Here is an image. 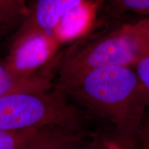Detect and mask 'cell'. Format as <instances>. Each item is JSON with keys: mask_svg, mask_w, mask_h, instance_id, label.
Segmentation results:
<instances>
[{"mask_svg": "<svg viewBox=\"0 0 149 149\" xmlns=\"http://www.w3.org/2000/svg\"><path fill=\"white\" fill-rule=\"evenodd\" d=\"M54 87L91 119L111 123V139L121 148L139 149L149 109V91L133 66L98 68Z\"/></svg>", "mask_w": 149, "mask_h": 149, "instance_id": "6da1fadb", "label": "cell"}, {"mask_svg": "<svg viewBox=\"0 0 149 149\" xmlns=\"http://www.w3.org/2000/svg\"><path fill=\"white\" fill-rule=\"evenodd\" d=\"M72 42L54 62V85L98 68L133 66L140 57L149 53V37L142 18L93 26Z\"/></svg>", "mask_w": 149, "mask_h": 149, "instance_id": "7a4b0ae2", "label": "cell"}, {"mask_svg": "<svg viewBox=\"0 0 149 149\" xmlns=\"http://www.w3.org/2000/svg\"><path fill=\"white\" fill-rule=\"evenodd\" d=\"M89 120L86 112L54 86L47 91H22L0 97V130L84 128Z\"/></svg>", "mask_w": 149, "mask_h": 149, "instance_id": "3957f363", "label": "cell"}, {"mask_svg": "<svg viewBox=\"0 0 149 149\" xmlns=\"http://www.w3.org/2000/svg\"><path fill=\"white\" fill-rule=\"evenodd\" d=\"M59 45L51 30L30 29L17 33L3 64L19 77H32L53 62Z\"/></svg>", "mask_w": 149, "mask_h": 149, "instance_id": "277c9868", "label": "cell"}, {"mask_svg": "<svg viewBox=\"0 0 149 149\" xmlns=\"http://www.w3.org/2000/svg\"><path fill=\"white\" fill-rule=\"evenodd\" d=\"M101 6L98 0H86L67 12L51 30L59 44L72 42L89 32Z\"/></svg>", "mask_w": 149, "mask_h": 149, "instance_id": "5b68a950", "label": "cell"}, {"mask_svg": "<svg viewBox=\"0 0 149 149\" xmlns=\"http://www.w3.org/2000/svg\"><path fill=\"white\" fill-rule=\"evenodd\" d=\"M86 0H34L28 6L18 33L30 29L51 30L66 13Z\"/></svg>", "mask_w": 149, "mask_h": 149, "instance_id": "8992f818", "label": "cell"}, {"mask_svg": "<svg viewBox=\"0 0 149 149\" xmlns=\"http://www.w3.org/2000/svg\"><path fill=\"white\" fill-rule=\"evenodd\" d=\"M80 129L45 127L17 131L0 130V149H37L61 140Z\"/></svg>", "mask_w": 149, "mask_h": 149, "instance_id": "52a82bcc", "label": "cell"}, {"mask_svg": "<svg viewBox=\"0 0 149 149\" xmlns=\"http://www.w3.org/2000/svg\"><path fill=\"white\" fill-rule=\"evenodd\" d=\"M51 69L39 72L34 76L22 77L14 74L3 63H0V97L12 93L30 91L42 92L51 90L54 76Z\"/></svg>", "mask_w": 149, "mask_h": 149, "instance_id": "ba28073f", "label": "cell"}, {"mask_svg": "<svg viewBox=\"0 0 149 149\" xmlns=\"http://www.w3.org/2000/svg\"><path fill=\"white\" fill-rule=\"evenodd\" d=\"M131 15L149 17V0H104L93 26H101L125 21Z\"/></svg>", "mask_w": 149, "mask_h": 149, "instance_id": "9c48e42d", "label": "cell"}, {"mask_svg": "<svg viewBox=\"0 0 149 149\" xmlns=\"http://www.w3.org/2000/svg\"><path fill=\"white\" fill-rule=\"evenodd\" d=\"M92 135L93 131L86 128L74 132L61 140L37 149H94Z\"/></svg>", "mask_w": 149, "mask_h": 149, "instance_id": "30bf717a", "label": "cell"}, {"mask_svg": "<svg viewBox=\"0 0 149 149\" xmlns=\"http://www.w3.org/2000/svg\"><path fill=\"white\" fill-rule=\"evenodd\" d=\"M27 0H0V27L12 26L23 19L26 13Z\"/></svg>", "mask_w": 149, "mask_h": 149, "instance_id": "8fae6325", "label": "cell"}, {"mask_svg": "<svg viewBox=\"0 0 149 149\" xmlns=\"http://www.w3.org/2000/svg\"><path fill=\"white\" fill-rule=\"evenodd\" d=\"M133 67L141 84L149 91V53L140 57Z\"/></svg>", "mask_w": 149, "mask_h": 149, "instance_id": "7c38bea8", "label": "cell"}, {"mask_svg": "<svg viewBox=\"0 0 149 149\" xmlns=\"http://www.w3.org/2000/svg\"><path fill=\"white\" fill-rule=\"evenodd\" d=\"M139 149H149V124L144 123L139 138Z\"/></svg>", "mask_w": 149, "mask_h": 149, "instance_id": "4fadbf2b", "label": "cell"}, {"mask_svg": "<svg viewBox=\"0 0 149 149\" xmlns=\"http://www.w3.org/2000/svg\"><path fill=\"white\" fill-rule=\"evenodd\" d=\"M101 137L102 144H103L104 149H122L118 145L115 144L111 139L104 137L103 135H101Z\"/></svg>", "mask_w": 149, "mask_h": 149, "instance_id": "5bb4252c", "label": "cell"}, {"mask_svg": "<svg viewBox=\"0 0 149 149\" xmlns=\"http://www.w3.org/2000/svg\"><path fill=\"white\" fill-rule=\"evenodd\" d=\"M142 19H143V22H144L145 27H146V29L147 30V32H148V37H149V17L142 18Z\"/></svg>", "mask_w": 149, "mask_h": 149, "instance_id": "9a60e30c", "label": "cell"}, {"mask_svg": "<svg viewBox=\"0 0 149 149\" xmlns=\"http://www.w3.org/2000/svg\"><path fill=\"white\" fill-rule=\"evenodd\" d=\"M144 123H146V124H149V109L148 110V112H147V114H146V118H145Z\"/></svg>", "mask_w": 149, "mask_h": 149, "instance_id": "2e32d148", "label": "cell"}, {"mask_svg": "<svg viewBox=\"0 0 149 149\" xmlns=\"http://www.w3.org/2000/svg\"><path fill=\"white\" fill-rule=\"evenodd\" d=\"M95 149H104V147L103 146V144H102V142L100 143V144H97L95 147Z\"/></svg>", "mask_w": 149, "mask_h": 149, "instance_id": "e0dca14e", "label": "cell"}, {"mask_svg": "<svg viewBox=\"0 0 149 149\" xmlns=\"http://www.w3.org/2000/svg\"><path fill=\"white\" fill-rule=\"evenodd\" d=\"M98 1H100V3H103V2H104V0H98Z\"/></svg>", "mask_w": 149, "mask_h": 149, "instance_id": "ac0fdd59", "label": "cell"}]
</instances>
